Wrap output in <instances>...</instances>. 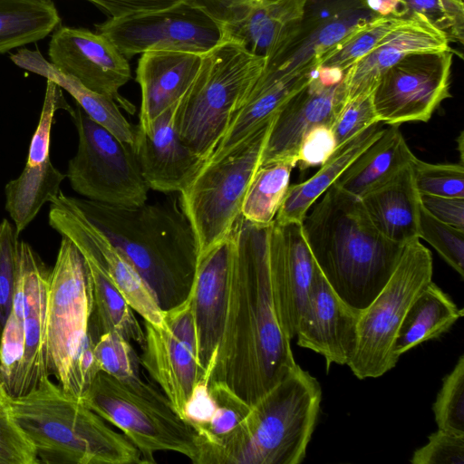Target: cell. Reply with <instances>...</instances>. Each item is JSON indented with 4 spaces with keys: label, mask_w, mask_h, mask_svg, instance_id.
<instances>
[{
    "label": "cell",
    "mask_w": 464,
    "mask_h": 464,
    "mask_svg": "<svg viewBox=\"0 0 464 464\" xmlns=\"http://www.w3.org/2000/svg\"><path fill=\"white\" fill-rule=\"evenodd\" d=\"M322 399L318 381L296 364L261 397L218 451L214 464H299Z\"/></svg>",
    "instance_id": "5b68a950"
},
{
    "label": "cell",
    "mask_w": 464,
    "mask_h": 464,
    "mask_svg": "<svg viewBox=\"0 0 464 464\" xmlns=\"http://www.w3.org/2000/svg\"><path fill=\"white\" fill-rule=\"evenodd\" d=\"M50 269L19 240L12 308L0 344V381L8 397L23 396L50 376L46 342Z\"/></svg>",
    "instance_id": "9c48e42d"
},
{
    "label": "cell",
    "mask_w": 464,
    "mask_h": 464,
    "mask_svg": "<svg viewBox=\"0 0 464 464\" xmlns=\"http://www.w3.org/2000/svg\"><path fill=\"white\" fill-rule=\"evenodd\" d=\"M383 130L381 122L364 130L339 145L311 178L301 183L289 185L275 221L280 225L302 223L316 200Z\"/></svg>",
    "instance_id": "f1b7e54d"
},
{
    "label": "cell",
    "mask_w": 464,
    "mask_h": 464,
    "mask_svg": "<svg viewBox=\"0 0 464 464\" xmlns=\"http://www.w3.org/2000/svg\"><path fill=\"white\" fill-rule=\"evenodd\" d=\"M36 463L34 448L12 417L6 402L0 407V464Z\"/></svg>",
    "instance_id": "bcb514c9"
},
{
    "label": "cell",
    "mask_w": 464,
    "mask_h": 464,
    "mask_svg": "<svg viewBox=\"0 0 464 464\" xmlns=\"http://www.w3.org/2000/svg\"><path fill=\"white\" fill-rule=\"evenodd\" d=\"M93 351L100 371L120 380L140 376V357L130 342L119 334H102Z\"/></svg>",
    "instance_id": "b9f144b4"
},
{
    "label": "cell",
    "mask_w": 464,
    "mask_h": 464,
    "mask_svg": "<svg viewBox=\"0 0 464 464\" xmlns=\"http://www.w3.org/2000/svg\"><path fill=\"white\" fill-rule=\"evenodd\" d=\"M50 226L70 238L81 253L96 258L134 312L144 321L159 324L163 318L154 295L144 280L105 234L91 222L61 190L50 201Z\"/></svg>",
    "instance_id": "e0dca14e"
},
{
    "label": "cell",
    "mask_w": 464,
    "mask_h": 464,
    "mask_svg": "<svg viewBox=\"0 0 464 464\" xmlns=\"http://www.w3.org/2000/svg\"><path fill=\"white\" fill-rule=\"evenodd\" d=\"M420 203L436 219L464 230V198L420 195Z\"/></svg>",
    "instance_id": "681fc988"
},
{
    "label": "cell",
    "mask_w": 464,
    "mask_h": 464,
    "mask_svg": "<svg viewBox=\"0 0 464 464\" xmlns=\"http://www.w3.org/2000/svg\"><path fill=\"white\" fill-rule=\"evenodd\" d=\"M233 249L225 324L206 383L221 382L250 405L297 364L291 348L283 227L241 218Z\"/></svg>",
    "instance_id": "6da1fadb"
},
{
    "label": "cell",
    "mask_w": 464,
    "mask_h": 464,
    "mask_svg": "<svg viewBox=\"0 0 464 464\" xmlns=\"http://www.w3.org/2000/svg\"><path fill=\"white\" fill-rule=\"evenodd\" d=\"M389 126L345 169L334 181L335 186L360 198L411 163L416 156L399 126Z\"/></svg>",
    "instance_id": "83f0119b"
},
{
    "label": "cell",
    "mask_w": 464,
    "mask_h": 464,
    "mask_svg": "<svg viewBox=\"0 0 464 464\" xmlns=\"http://www.w3.org/2000/svg\"><path fill=\"white\" fill-rule=\"evenodd\" d=\"M411 169L420 195L464 198L463 164H434L415 157Z\"/></svg>",
    "instance_id": "60d3db41"
},
{
    "label": "cell",
    "mask_w": 464,
    "mask_h": 464,
    "mask_svg": "<svg viewBox=\"0 0 464 464\" xmlns=\"http://www.w3.org/2000/svg\"><path fill=\"white\" fill-rule=\"evenodd\" d=\"M78 132V149L66 178L84 198L116 207H138L148 198L147 186L133 147L92 120L77 104L69 112Z\"/></svg>",
    "instance_id": "7c38bea8"
},
{
    "label": "cell",
    "mask_w": 464,
    "mask_h": 464,
    "mask_svg": "<svg viewBox=\"0 0 464 464\" xmlns=\"http://www.w3.org/2000/svg\"><path fill=\"white\" fill-rule=\"evenodd\" d=\"M95 28L127 59L150 51L205 54L222 40L218 24L189 0L161 10L109 18Z\"/></svg>",
    "instance_id": "4fadbf2b"
},
{
    "label": "cell",
    "mask_w": 464,
    "mask_h": 464,
    "mask_svg": "<svg viewBox=\"0 0 464 464\" xmlns=\"http://www.w3.org/2000/svg\"><path fill=\"white\" fill-rule=\"evenodd\" d=\"M275 118L223 157L206 161L179 193V206L195 231L199 256L227 238L241 218L246 192L261 165Z\"/></svg>",
    "instance_id": "30bf717a"
},
{
    "label": "cell",
    "mask_w": 464,
    "mask_h": 464,
    "mask_svg": "<svg viewBox=\"0 0 464 464\" xmlns=\"http://www.w3.org/2000/svg\"><path fill=\"white\" fill-rule=\"evenodd\" d=\"M48 54L61 72L112 99L128 113L135 112V106L119 92L131 77L128 59L106 37L84 28L59 26Z\"/></svg>",
    "instance_id": "ac0fdd59"
},
{
    "label": "cell",
    "mask_w": 464,
    "mask_h": 464,
    "mask_svg": "<svg viewBox=\"0 0 464 464\" xmlns=\"http://www.w3.org/2000/svg\"><path fill=\"white\" fill-rule=\"evenodd\" d=\"M92 298L83 256L65 236L48 279L46 342L49 374L81 400L100 368L90 331Z\"/></svg>",
    "instance_id": "8992f818"
},
{
    "label": "cell",
    "mask_w": 464,
    "mask_h": 464,
    "mask_svg": "<svg viewBox=\"0 0 464 464\" xmlns=\"http://www.w3.org/2000/svg\"><path fill=\"white\" fill-rule=\"evenodd\" d=\"M403 8L425 16L445 34L450 43L460 44L464 39L463 0H401Z\"/></svg>",
    "instance_id": "7bdbcfd3"
},
{
    "label": "cell",
    "mask_w": 464,
    "mask_h": 464,
    "mask_svg": "<svg viewBox=\"0 0 464 464\" xmlns=\"http://www.w3.org/2000/svg\"><path fill=\"white\" fill-rule=\"evenodd\" d=\"M301 225L314 260L336 295L357 313L384 287L404 246L386 238L361 199L333 184Z\"/></svg>",
    "instance_id": "7a4b0ae2"
},
{
    "label": "cell",
    "mask_w": 464,
    "mask_h": 464,
    "mask_svg": "<svg viewBox=\"0 0 464 464\" xmlns=\"http://www.w3.org/2000/svg\"><path fill=\"white\" fill-rule=\"evenodd\" d=\"M265 64V57L230 40H222L203 54L198 73L180 102L176 122L183 142L205 161L218 145Z\"/></svg>",
    "instance_id": "52a82bcc"
},
{
    "label": "cell",
    "mask_w": 464,
    "mask_h": 464,
    "mask_svg": "<svg viewBox=\"0 0 464 464\" xmlns=\"http://www.w3.org/2000/svg\"><path fill=\"white\" fill-rule=\"evenodd\" d=\"M365 0H307L296 32L266 64L288 73H311L342 42L378 17Z\"/></svg>",
    "instance_id": "2e32d148"
},
{
    "label": "cell",
    "mask_w": 464,
    "mask_h": 464,
    "mask_svg": "<svg viewBox=\"0 0 464 464\" xmlns=\"http://www.w3.org/2000/svg\"><path fill=\"white\" fill-rule=\"evenodd\" d=\"M179 104L159 115L149 133L137 130L133 146L147 186L163 193H180L206 162L179 134L176 120Z\"/></svg>",
    "instance_id": "603a6c76"
},
{
    "label": "cell",
    "mask_w": 464,
    "mask_h": 464,
    "mask_svg": "<svg viewBox=\"0 0 464 464\" xmlns=\"http://www.w3.org/2000/svg\"><path fill=\"white\" fill-rule=\"evenodd\" d=\"M407 15V14H406ZM378 16L342 42L320 66L345 72L365 57L406 16Z\"/></svg>",
    "instance_id": "74e56055"
},
{
    "label": "cell",
    "mask_w": 464,
    "mask_h": 464,
    "mask_svg": "<svg viewBox=\"0 0 464 464\" xmlns=\"http://www.w3.org/2000/svg\"><path fill=\"white\" fill-rule=\"evenodd\" d=\"M360 199L372 223L386 238L403 246L419 238L421 204L411 163Z\"/></svg>",
    "instance_id": "4316f807"
},
{
    "label": "cell",
    "mask_w": 464,
    "mask_h": 464,
    "mask_svg": "<svg viewBox=\"0 0 464 464\" xmlns=\"http://www.w3.org/2000/svg\"><path fill=\"white\" fill-rule=\"evenodd\" d=\"M140 348V364L183 418L194 388L204 381L190 294L182 304L163 311L160 324L144 321Z\"/></svg>",
    "instance_id": "5bb4252c"
},
{
    "label": "cell",
    "mask_w": 464,
    "mask_h": 464,
    "mask_svg": "<svg viewBox=\"0 0 464 464\" xmlns=\"http://www.w3.org/2000/svg\"><path fill=\"white\" fill-rule=\"evenodd\" d=\"M189 1L218 24L222 40L237 42L254 54L267 56L269 24L279 0Z\"/></svg>",
    "instance_id": "f546056e"
},
{
    "label": "cell",
    "mask_w": 464,
    "mask_h": 464,
    "mask_svg": "<svg viewBox=\"0 0 464 464\" xmlns=\"http://www.w3.org/2000/svg\"><path fill=\"white\" fill-rule=\"evenodd\" d=\"M11 59L18 66L40 74L64 89L92 120L122 142L134 146L136 126L127 121L112 99L89 90L74 78L61 72L39 52L20 50Z\"/></svg>",
    "instance_id": "4dcf8cb0"
},
{
    "label": "cell",
    "mask_w": 464,
    "mask_h": 464,
    "mask_svg": "<svg viewBox=\"0 0 464 464\" xmlns=\"http://www.w3.org/2000/svg\"><path fill=\"white\" fill-rule=\"evenodd\" d=\"M202 56L183 51L141 53L136 70L141 92L139 132L149 133L159 115L181 102L198 73Z\"/></svg>",
    "instance_id": "d4e9b609"
},
{
    "label": "cell",
    "mask_w": 464,
    "mask_h": 464,
    "mask_svg": "<svg viewBox=\"0 0 464 464\" xmlns=\"http://www.w3.org/2000/svg\"><path fill=\"white\" fill-rule=\"evenodd\" d=\"M82 255L87 266L91 288V333L98 339L105 333L115 332L141 347L144 330L136 319L133 309L100 262L91 255Z\"/></svg>",
    "instance_id": "d6a6232c"
},
{
    "label": "cell",
    "mask_w": 464,
    "mask_h": 464,
    "mask_svg": "<svg viewBox=\"0 0 464 464\" xmlns=\"http://www.w3.org/2000/svg\"><path fill=\"white\" fill-rule=\"evenodd\" d=\"M72 199L130 262L162 311L188 297L199 251L195 231L179 200L127 208Z\"/></svg>",
    "instance_id": "3957f363"
},
{
    "label": "cell",
    "mask_w": 464,
    "mask_h": 464,
    "mask_svg": "<svg viewBox=\"0 0 464 464\" xmlns=\"http://www.w3.org/2000/svg\"><path fill=\"white\" fill-rule=\"evenodd\" d=\"M419 238L434 247L442 259L463 279L464 230L436 219L420 205Z\"/></svg>",
    "instance_id": "ab89813d"
},
{
    "label": "cell",
    "mask_w": 464,
    "mask_h": 464,
    "mask_svg": "<svg viewBox=\"0 0 464 464\" xmlns=\"http://www.w3.org/2000/svg\"><path fill=\"white\" fill-rule=\"evenodd\" d=\"M448 49L450 42L444 33L422 14L409 11L365 57L345 71V101L371 94L382 73L406 55Z\"/></svg>",
    "instance_id": "cb8c5ba5"
},
{
    "label": "cell",
    "mask_w": 464,
    "mask_h": 464,
    "mask_svg": "<svg viewBox=\"0 0 464 464\" xmlns=\"http://www.w3.org/2000/svg\"><path fill=\"white\" fill-rule=\"evenodd\" d=\"M432 273L431 252L419 238L407 243L384 287L360 313L357 346L347 364L358 379L380 377L396 365L397 332L413 300L432 281Z\"/></svg>",
    "instance_id": "8fae6325"
},
{
    "label": "cell",
    "mask_w": 464,
    "mask_h": 464,
    "mask_svg": "<svg viewBox=\"0 0 464 464\" xmlns=\"http://www.w3.org/2000/svg\"><path fill=\"white\" fill-rule=\"evenodd\" d=\"M7 406L39 463L142 464L138 449L81 400L45 377Z\"/></svg>",
    "instance_id": "277c9868"
},
{
    "label": "cell",
    "mask_w": 464,
    "mask_h": 464,
    "mask_svg": "<svg viewBox=\"0 0 464 464\" xmlns=\"http://www.w3.org/2000/svg\"><path fill=\"white\" fill-rule=\"evenodd\" d=\"M380 122L371 93L345 101L335 114L331 128L339 146Z\"/></svg>",
    "instance_id": "f6af8a7d"
},
{
    "label": "cell",
    "mask_w": 464,
    "mask_h": 464,
    "mask_svg": "<svg viewBox=\"0 0 464 464\" xmlns=\"http://www.w3.org/2000/svg\"><path fill=\"white\" fill-rule=\"evenodd\" d=\"M359 315L336 295L316 265L310 296L297 324L296 343L321 354L327 371L333 363L347 365L357 346Z\"/></svg>",
    "instance_id": "44dd1931"
},
{
    "label": "cell",
    "mask_w": 464,
    "mask_h": 464,
    "mask_svg": "<svg viewBox=\"0 0 464 464\" xmlns=\"http://www.w3.org/2000/svg\"><path fill=\"white\" fill-rule=\"evenodd\" d=\"M72 109L63 100L60 87L47 81V88L36 130L29 146L26 164L17 179L5 188V209L19 235L36 217L41 208L55 197L66 175L50 158L51 130L54 113Z\"/></svg>",
    "instance_id": "d6986e66"
},
{
    "label": "cell",
    "mask_w": 464,
    "mask_h": 464,
    "mask_svg": "<svg viewBox=\"0 0 464 464\" xmlns=\"http://www.w3.org/2000/svg\"><path fill=\"white\" fill-rule=\"evenodd\" d=\"M344 72L319 66L310 82L276 115L261 165L285 161L296 166V153L304 134L312 127L332 123L345 102Z\"/></svg>",
    "instance_id": "ffe728a7"
},
{
    "label": "cell",
    "mask_w": 464,
    "mask_h": 464,
    "mask_svg": "<svg viewBox=\"0 0 464 464\" xmlns=\"http://www.w3.org/2000/svg\"><path fill=\"white\" fill-rule=\"evenodd\" d=\"M450 295L432 281L416 296L397 332L392 354L400 356L415 346L448 332L463 316Z\"/></svg>",
    "instance_id": "1f68e13d"
},
{
    "label": "cell",
    "mask_w": 464,
    "mask_h": 464,
    "mask_svg": "<svg viewBox=\"0 0 464 464\" xmlns=\"http://www.w3.org/2000/svg\"><path fill=\"white\" fill-rule=\"evenodd\" d=\"M413 464H464V433L440 430L428 442L416 450L410 460Z\"/></svg>",
    "instance_id": "7dc6e473"
},
{
    "label": "cell",
    "mask_w": 464,
    "mask_h": 464,
    "mask_svg": "<svg viewBox=\"0 0 464 464\" xmlns=\"http://www.w3.org/2000/svg\"><path fill=\"white\" fill-rule=\"evenodd\" d=\"M233 231V230H232ZM232 232L199 256L190 292L198 353L204 382L214 364L222 337L229 290Z\"/></svg>",
    "instance_id": "7402d4cb"
},
{
    "label": "cell",
    "mask_w": 464,
    "mask_h": 464,
    "mask_svg": "<svg viewBox=\"0 0 464 464\" xmlns=\"http://www.w3.org/2000/svg\"><path fill=\"white\" fill-rule=\"evenodd\" d=\"M314 72L288 73L265 64L262 73L235 112L224 136L208 160L223 157L276 115L310 82Z\"/></svg>",
    "instance_id": "484cf974"
},
{
    "label": "cell",
    "mask_w": 464,
    "mask_h": 464,
    "mask_svg": "<svg viewBox=\"0 0 464 464\" xmlns=\"http://www.w3.org/2000/svg\"><path fill=\"white\" fill-rule=\"evenodd\" d=\"M214 401L209 420L197 429V464H213L219 449L232 436L249 413L252 405L221 382L207 383Z\"/></svg>",
    "instance_id": "e575fe53"
},
{
    "label": "cell",
    "mask_w": 464,
    "mask_h": 464,
    "mask_svg": "<svg viewBox=\"0 0 464 464\" xmlns=\"http://www.w3.org/2000/svg\"><path fill=\"white\" fill-rule=\"evenodd\" d=\"M81 401L121 430L140 451L142 464L155 463L159 451L177 452L197 464L196 430L162 392L140 376L120 380L100 371Z\"/></svg>",
    "instance_id": "ba28073f"
},
{
    "label": "cell",
    "mask_w": 464,
    "mask_h": 464,
    "mask_svg": "<svg viewBox=\"0 0 464 464\" xmlns=\"http://www.w3.org/2000/svg\"><path fill=\"white\" fill-rule=\"evenodd\" d=\"M286 255L288 330L295 337L299 319L307 304L316 264L307 245L301 223L281 225Z\"/></svg>",
    "instance_id": "d590c367"
},
{
    "label": "cell",
    "mask_w": 464,
    "mask_h": 464,
    "mask_svg": "<svg viewBox=\"0 0 464 464\" xmlns=\"http://www.w3.org/2000/svg\"><path fill=\"white\" fill-rule=\"evenodd\" d=\"M432 411L438 429L464 433V355L447 374Z\"/></svg>",
    "instance_id": "f35d334b"
},
{
    "label": "cell",
    "mask_w": 464,
    "mask_h": 464,
    "mask_svg": "<svg viewBox=\"0 0 464 464\" xmlns=\"http://www.w3.org/2000/svg\"><path fill=\"white\" fill-rule=\"evenodd\" d=\"M60 21L51 0H0V53L44 38Z\"/></svg>",
    "instance_id": "836d02e7"
},
{
    "label": "cell",
    "mask_w": 464,
    "mask_h": 464,
    "mask_svg": "<svg viewBox=\"0 0 464 464\" xmlns=\"http://www.w3.org/2000/svg\"><path fill=\"white\" fill-rule=\"evenodd\" d=\"M294 168L285 161L260 165L246 192L242 218L256 225L272 223L286 194Z\"/></svg>",
    "instance_id": "8d00e7d4"
},
{
    "label": "cell",
    "mask_w": 464,
    "mask_h": 464,
    "mask_svg": "<svg viewBox=\"0 0 464 464\" xmlns=\"http://www.w3.org/2000/svg\"><path fill=\"white\" fill-rule=\"evenodd\" d=\"M7 400H8V395L5 392V391L3 387V384L0 381V407L6 404Z\"/></svg>",
    "instance_id": "816d5d0a"
},
{
    "label": "cell",
    "mask_w": 464,
    "mask_h": 464,
    "mask_svg": "<svg viewBox=\"0 0 464 464\" xmlns=\"http://www.w3.org/2000/svg\"><path fill=\"white\" fill-rule=\"evenodd\" d=\"M18 234L14 226L3 219L0 222V344L9 316L16 276Z\"/></svg>",
    "instance_id": "ee69618b"
},
{
    "label": "cell",
    "mask_w": 464,
    "mask_h": 464,
    "mask_svg": "<svg viewBox=\"0 0 464 464\" xmlns=\"http://www.w3.org/2000/svg\"><path fill=\"white\" fill-rule=\"evenodd\" d=\"M338 147L330 124L322 123L309 129L302 137L296 153L301 170L321 166Z\"/></svg>",
    "instance_id": "c3c4849f"
},
{
    "label": "cell",
    "mask_w": 464,
    "mask_h": 464,
    "mask_svg": "<svg viewBox=\"0 0 464 464\" xmlns=\"http://www.w3.org/2000/svg\"><path fill=\"white\" fill-rule=\"evenodd\" d=\"M453 52L411 53L386 70L375 85L372 102L381 122L397 125L428 121L450 97Z\"/></svg>",
    "instance_id": "9a60e30c"
},
{
    "label": "cell",
    "mask_w": 464,
    "mask_h": 464,
    "mask_svg": "<svg viewBox=\"0 0 464 464\" xmlns=\"http://www.w3.org/2000/svg\"><path fill=\"white\" fill-rule=\"evenodd\" d=\"M106 13L110 18L170 7L184 0H86Z\"/></svg>",
    "instance_id": "f907efd6"
}]
</instances>
